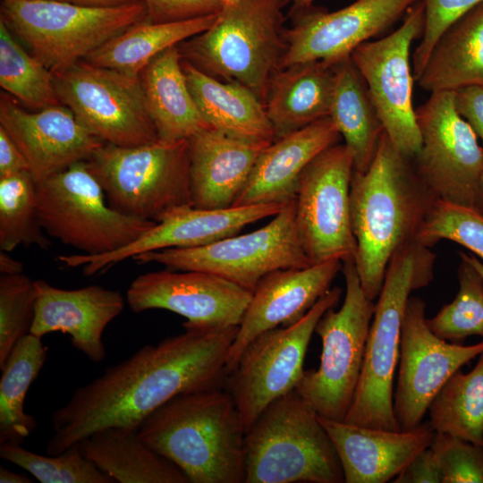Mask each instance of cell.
<instances>
[{
    "label": "cell",
    "instance_id": "7",
    "mask_svg": "<svg viewBox=\"0 0 483 483\" xmlns=\"http://www.w3.org/2000/svg\"><path fill=\"white\" fill-rule=\"evenodd\" d=\"M0 20L29 53L56 73L148 21V14L143 1L98 7L51 0H1Z\"/></svg>",
    "mask_w": 483,
    "mask_h": 483
},
{
    "label": "cell",
    "instance_id": "17",
    "mask_svg": "<svg viewBox=\"0 0 483 483\" xmlns=\"http://www.w3.org/2000/svg\"><path fill=\"white\" fill-rule=\"evenodd\" d=\"M425 308L423 300L410 297L402 320L393 401L400 430L420 425L431 401L450 377L483 352V340L462 345L435 335L428 326Z\"/></svg>",
    "mask_w": 483,
    "mask_h": 483
},
{
    "label": "cell",
    "instance_id": "51",
    "mask_svg": "<svg viewBox=\"0 0 483 483\" xmlns=\"http://www.w3.org/2000/svg\"><path fill=\"white\" fill-rule=\"evenodd\" d=\"M316 0H292L288 14L312 5Z\"/></svg>",
    "mask_w": 483,
    "mask_h": 483
},
{
    "label": "cell",
    "instance_id": "24",
    "mask_svg": "<svg viewBox=\"0 0 483 483\" xmlns=\"http://www.w3.org/2000/svg\"><path fill=\"white\" fill-rule=\"evenodd\" d=\"M318 416L338 454L345 483H386L395 479L436 432L429 422L409 430L362 427Z\"/></svg>",
    "mask_w": 483,
    "mask_h": 483
},
{
    "label": "cell",
    "instance_id": "22",
    "mask_svg": "<svg viewBox=\"0 0 483 483\" xmlns=\"http://www.w3.org/2000/svg\"><path fill=\"white\" fill-rule=\"evenodd\" d=\"M343 262L331 259L301 268H285L264 276L250 301L230 348L226 374L248 343L259 334L301 319L331 288Z\"/></svg>",
    "mask_w": 483,
    "mask_h": 483
},
{
    "label": "cell",
    "instance_id": "1",
    "mask_svg": "<svg viewBox=\"0 0 483 483\" xmlns=\"http://www.w3.org/2000/svg\"><path fill=\"white\" fill-rule=\"evenodd\" d=\"M184 331L146 344L88 384L51 415L46 453L56 455L93 432L137 429L153 411L182 394L224 387L238 326L182 324Z\"/></svg>",
    "mask_w": 483,
    "mask_h": 483
},
{
    "label": "cell",
    "instance_id": "50",
    "mask_svg": "<svg viewBox=\"0 0 483 483\" xmlns=\"http://www.w3.org/2000/svg\"><path fill=\"white\" fill-rule=\"evenodd\" d=\"M0 482L1 483H32L33 479L23 474L16 473L4 466H0Z\"/></svg>",
    "mask_w": 483,
    "mask_h": 483
},
{
    "label": "cell",
    "instance_id": "2",
    "mask_svg": "<svg viewBox=\"0 0 483 483\" xmlns=\"http://www.w3.org/2000/svg\"><path fill=\"white\" fill-rule=\"evenodd\" d=\"M436 199L384 130L371 165L353 171L350 189L354 264L369 300L378 297L390 259L415 241Z\"/></svg>",
    "mask_w": 483,
    "mask_h": 483
},
{
    "label": "cell",
    "instance_id": "30",
    "mask_svg": "<svg viewBox=\"0 0 483 483\" xmlns=\"http://www.w3.org/2000/svg\"><path fill=\"white\" fill-rule=\"evenodd\" d=\"M416 81L430 93L483 86V3L443 32Z\"/></svg>",
    "mask_w": 483,
    "mask_h": 483
},
{
    "label": "cell",
    "instance_id": "21",
    "mask_svg": "<svg viewBox=\"0 0 483 483\" xmlns=\"http://www.w3.org/2000/svg\"><path fill=\"white\" fill-rule=\"evenodd\" d=\"M0 126L21 151L37 184L77 162L87 161L104 144L64 105L29 111L3 92Z\"/></svg>",
    "mask_w": 483,
    "mask_h": 483
},
{
    "label": "cell",
    "instance_id": "16",
    "mask_svg": "<svg viewBox=\"0 0 483 483\" xmlns=\"http://www.w3.org/2000/svg\"><path fill=\"white\" fill-rule=\"evenodd\" d=\"M425 26L423 0L405 13L399 28L386 37L358 46L351 57L363 77L384 130L395 148L413 159L421 137L412 106L413 73L410 50Z\"/></svg>",
    "mask_w": 483,
    "mask_h": 483
},
{
    "label": "cell",
    "instance_id": "13",
    "mask_svg": "<svg viewBox=\"0 0 483 483\" xmlns=\"http://www.w3.org/2000/svg\"><path fill=\"white\" fill-rule=\"evenodd\" d=\"M54 80L61 104L104 143L131 147L158 140L140 77L81 60Z\"/></svg>",
    "mask_w": 483,
    "mask_h": 483
},
{
    "label": "cell",
    "instance_id": "32",
    "mask_svg": "<svg viewBox=\"0 0 483 483\" xmlns=\"http://www.w3.org/2000/svg\"><path fill=\"white\" fill-rule=\"evenodd\" d=\"M329 116L353 155V171H367L384 127L368 86L351 55L335 64V87Z\"/></svg>",
    "mask_w": 483,
    "mask_h": 483
},
{
    "label": "cell",
    "instance_id": "10",
    "mask_svg": "<svg viewBox=\"0 0 483 483\" xmlns=\"http://www.w3.org/2000/svg\"><path fill=\"white\" fill-rule=\"evenodd\" d=\"M37 198L39 223L47 235L85 255L122 249L156 224L114 209L86 161L37 184Z\"/></svg>",
    "mask_w": 483,
    "mask_h": 483
},
{
    "label": "cell",
    "instance_id": "12",
    "mask_svg": "<svg viewBox=\"0 0 483 483\" xmlns=\"http://www.w3.org/2000/svg\"><path fill=\"white\" fill-rule=\"evenodd\" d=\"M341 294V288L330 289L301 319L259 334L243 349L226 374L224 388L233 397L246 429L271 402L295 389L316 326Z\"/></svg>",
    "mask_w": 483,
    "mask_h": 483
},
{
    "label": "cell",
    "instance_id": "47",
    "mask_svg": "<svg viewBox=\"0 0 483 483\" xmlns=\"http://www.w3.org/2000/svg\"><path fill=\"white\" fill-rule=\"evenodd\" d=\"M29 172L28 163L6 131L0 126V177Z\"/></svg>",
    "mask_w": 483,
    "mask_h": 483
},
{
    "label": "cell",
    "instance_id": "45",
    "mask_svg": "<svg viewBox=\"0 0 483 483\" xmlns=\"http://www.w3.org/2000/svg\"><path fill=\"white\" fill-rule=\"evenodd\" d=\"M394 483H442L437 457L431 446L420 452L394 479Z\"/></svg>",
    "mask_w": 483,
    "mask_h": 483
},
{
    "label": "cell",
    "instance_id": "35",
    "mask_svg": "<svg viewBox=\"0 0 483 483\" xmlns=\"http://www.w3.org/2000/svg\"><path fill=\"white\" fill-rule=\"evenodd\" d=\"M428 411L436 433L483 446V352L470 372L459 369L450 377Z\"/></svg>",
    "mask_w": 483,
    "mask_h": 483
},
{
    "label": "cell",
    "instance_id": "23",
    "mask_svg": "<svg viewBox=\"0 0 483 483\" xmlns=\"http://www.w3.org/2000/svg\"><path fill=\"white\" fill-rule=\"evenodd\" d=\"M37 301L30 334L42 338L52 332L70 336L72 345L93 362L106 357L102 340L107 325L118 317L126 299L101 285L66 290L35 280Z\"/></svg>",
    "mask_w": 483,
    "mask_h": 483
},
{
    "label": "cell",
    "instance_id": "41",
    "mask_svg": "<svg viewBox=\"0 0 483 483\" xmlns=\"http://www.w3.org/2000/svg\"><path fill=\"white\" fill-rule=\"evenodd\" d=\"M35 280L22 273L0 277V368L16 343L30 328L35 317Z\"/></svg>",
    "mask_w": 483,
    "mask_h": 483
},
{
    "label": "cell",
    "instance_id": "39",
    "mask_svg": "<svg viewBox=\"0 0 483 483\" xmlns=\"http://www.w3.org/2000/svg\"><path fill=\"white\" fill-rule=\"evenodd\" d=\"M0 457L12 462L40 483H115L81 452L76 443L56 455L31 452L18 443H1Z\"/></svg>",
    "mask_w": 483,
    "mask_h": 483
},
{
    "label": "cell",
    "instance_id": "25",
    "mask_svg": "<svg viewBox=\"0 0 483 483\" xmlns=\"http://www.w3.org/2000/svg\"><path fill=\"white\" fill-rule=\"evenodd\" d=\"M192 206L215 209L233 207L253 166L270 143L206 127L188 139Z\"/></svg>",
    "mask_w": 483,
    "mask_h": 483
},
{
    "label": "cell",
    "instance_id": "6",
    "mask_svg": "<svg viewBox=\"0 0 483 483\" xmlns=\"http://www.w3.org/2000/svg\"><path fill=\"white\" fill-rule=\"evenodd\" d=\"M343 483L335 447L318 413L294 389L246 429L244 483Z\"/></svg>",
    "mask_w": 483,
    "mask_h": 483
},
{
    "label": "cell",
    "instance_id": "43",
    "mask_svg": "<svg viewBox=\"0 0 483 483\" xmlns=\"http://www.w3.org/2000/svg\"><path fill=\"white\" fill-rule=\"evenodd\" d=\"M425 26L420 42L412 55L414 80L419 77L428 55L443 32L454 21L483 3V0H423Z\"/></svg>",
    "mask_w": 483,
    "mask_h": 483
},
{
    "label": "cell",
    "instance_id": "3",
    "mask_svg": "<svg viewBox=\"0 0 483 483\" xmlns=\"http://www.w3.org/2000/svg\"><path fill=\"white\" fill-rule=\"evenodd\" d=\"M137 430L190 483H244L246 428L224 387L179 394L149 413Z\"/></svg>",
    "mask_w": 483,
    "mask_h": 483
},
{
    "label": "cell",
    "instance_id": "5",
    "mask_svg": "<svg viewBox=\"0 0 483 483\" xmlns=\"http://www.w3.org/2000/svg\"><path fill=\"white\" fill-rule=\"evenodd\" d=\"M292 0H238L215 23L177 47L182 59L220 80L241 84L264 104L286 49L284 7Z\"/></svg>",
    "mask_w": 483,
    "mask_h": 483
},
{
    "label": "cell",
    "instance_id": "26",
    "mask_svg": "<svg viewBox=\"0 0 483 483\" xmlns=\"http://www.w3.org/2000/svg\"><path fill=\"white\" fill-rule=\"evenodd\" d=\"M341 134L330 116L275 139L258 157L233 207L281 204L295 199L305 167L325 149L337 144Z\"/></svg>",
    "mask_w": 483,
    "mask_h": 483
},
{
    "label": "cell",
    "instance_id": "9",
    "mask_svg": "<svg viewBox=\"0 0 483 483\" xmlns=\"http://www.w3.org/2000/svg\"><path fill=\"white\" fill-rule=\"evenodd\" d=\"M345 296L328 309L315 332L322 341L319 366L304 370L295 390L318 415L343 421L355 395L376 303L361 288L354 260L343 262Z\"/></svg>",
    "mask_w": 483,
    "mask_h": 483
},
{
    "label": "cell",
    "instance_id": "40",
    "mask_svg": "<svg viewBox=\"0 0 483 483\" xmlns=\"http://www.w3.org/2000/svg\"><path fill=\"white\" fill-rule=\"evenodd\" d=\"M441 240L463 246L483 262V214L474 207L437 199L415 241L430 248Z\"/></svg>",
    "mask_w": 483,
    "mask_h": 483
},
{
    "label": "cell",
    "instance_id": "48",
    "mask_svg": "<svg viewBox=\"0 0 483 483\" xmlns=\"http://www.w3.org/2000/svg\"><path fill=\"white\" fill-rule=\"evenodd\" d=\"M9 252L1 250L0 252V272L3 275L20 274L23 271L21 262L8 255Z\"/></svg>",
    "mask_w": 483,
    "mask_h": 483
},
{
    "label": "cell",
    "instance_id": "8",
    "mask_svg": "<svg viewBox=\"0 0 483 483\" xmlns=\"http://www.w3.org/2000/svg\"><path fill=\"white\" fill-rule=\"evenodd\" d=\"M86 163L108 204L123 215L157 223L192 206L188 140L131 147L104 143Z\"/></svg>",
    "mask_w": 483,
    "mask_h": 483
},
{
    "label": "cell",
    "instance_id": "28",
    "mask_svg": "<svg viewBox=\"0 0 483 483\" xmlns=\"http://www.w3.org/2000/svg\"><path fill=\"white\" fill-rule=\"evenodd\" d=\"M177 46L157 55L140 75L148 114L165 142L188 140L209 126L191 94Z\"/></svg>",
    "mask_w": 483,
    "mask_h": 483
},
{
    "label": "cell",
    "instance_id": "53",
    "mask_svg": "<svg viewBox=\"0 0 483 483\" xmlns=\"http://www.w3.org/2000/svg\"><path fill=\"white\" fill-rule=\"evenodd\" d=\"M474 208H476L479 211H480L483 214V178L481 180V182L479 188Z\"/></svg>",
    "mask_w": 483,
    "mask_h": 483
},
{
    "label": "cell",
    "instance_id": "33",
    "mask_svg": "<svg viewBox=\"0 0 483 483\" xmlns=\"http://www.w3.org/2000/svg\"><path fill=\"white\" fill-rule=\"evenodd\" d=\"M218 14L164 23L140 22L107 41L84 60L139 78L157 55L208 30Z\"/></svg>",
    "mask_w": 483,
    "mask_h": 483
},
{
    "label": "cell",
    "instance_id": "34",
    "mask_svg": "<svg viewBox=\"0 0 483 483\" xmlns=\"http://www.w3.org/2000/svg\"><path fill=\"white\" fill-rule=\"evenodd\" d=\"M47 356L41 338L30 333L16 343L0 368V444H21L36 428L37 420L25 412L24 402Z\"/></svg>",
    "mask_w": 483,
    "mask_h": 483
},
{
    "label": "cell",
    "instance_id": "49",
    "mask_svg": "<svg viewBox=\"0 0 483 483\" xmlns=\"http://www.w3.org/2000/svg\"><path fill=\"white\" fill-rule=\"evenodd\" d=\"M57 2L69 3L85 6H118L123 4H128L132 3L140 2L142 0H51Z\"/></svg>",
    "mask_w": 483,
    "mask_h": 483
},
{
    "label": "cell",
    "instance_id": "36",
    "mask_svg": "<svg viewBox=\"0 0 483 483\" xmlns=\"http://www.w3.org/2000/svg\"><path fill=\"white\" fill-rule=\"evenodd\" d=\"M0 86L22 106L40 110L61 104L54 73L34 57L0 20Z\"/></svg>",
    "mask_w": 483,
    "mask_h": 483
},
{
    "label": "cell",
    "instance_id": "14",
    "mask_svg": "<svg viewBox=\"0 0 483 483\" xmlns=\"http://www.w3.org/2000/svg\"><path fill=\"white\" fill-rule=\"evenodd\" d=\"M353 168L351 149L335 144L313 158L301 174L294 199L295 225L311 264L355 258L350 213Z\"/></svg>",
    "mask_w": 483,
    "mask_h": 483
},
{
    "label": "cell",
    "instance_id": "18",
    "mask_svg": "<svg viewBox=\"0 0 483 483\" xmlns=\"http://www.w3.org/2000/svg\"><path fill=\"white\" fill-rule=\"evenodd\" d=\"M420 0H357L335 12L313 4L288 14L281 68L322 60L336 64L387 30Z\"/></svg>",
    "mask_w": 483,
    "mask_h": 483
},
{
    "label": "cell",
    "instance_id": "29",
    "mask_svg": "<svg viewBox=\"0 0 483 483\" xmlns=\"http://www.w3.org/2000/svg\"><path fill=\"white\" fill-rule=\"evenodd\" d=\"M182 67L195 104L210 127L249 140H275L265 106L252 91L212 77L182 59Z\"/></svg>",
    "mask_w": 483,
    "mask_h": 483
},
{
    "label": "cell",
    "instance_id": "31",
    "mask_svg": "<svg viewBox=\"0 0 483 483\" xmlns=\"http://www.w3.org/2000/svg\"><path fill=\"white\" fill-rule=\"evenodd\" d=\"M83 454L118 483H190L171 461L150 448L137 429L108 427L81 439Z\"/></svg>",
    "mask_w": 483,
    "mask_h": 483
},
{
    "label": "cell",
    "instance_id": "38",
    "mask_svg": "<svg viewBox=\"0 0 483 483\" xmlns=\"http://www.w3.org/2000/svg\"><path fill=\"white\" fill-rule=\"evenodd\" d=\"M457 269L459 290L453 301L427 319L430 330L438 337L460 343L469 336L483 340V278L460 251Z\"/></svg>",
    "mask_w": 483,
    "mask_h": 483
},
{
    "label": "cell",
    "instance_id": "11",
    "mask_svg": "<svg viewBox=\"0 0 483 483\" xmlns=\"http://www.w3.org/2000/svg\"><path fill=\"white\" fill-rule=\"evenodd\" d=\"M131 259L139 264H160L172 270L210 273L250 292L274 271L311 265L298 237L294 199L256 231L200 247L148 251Z\"/></svg>",
    "mask_w": 483,
    "mask_h": 483
},
{
    "label": "cell",
    "instance_id": "15",
    "mask_svg": "<svg viewBox=\"0 0 483 483\" xmlns=\"http://www.w3.org/2000/svg\"><path fill=\"white\" fill-rule=\"evenodd\" d=\"M415 116L421 146L412 163L419 176L438 199L474 207L483 178V152L456 109L455 91L430 93Z\"/></svg>",
    "mask_w": 483,
    "mask_h": 483
},
{
    "label": "cell",
    "instance_id": "4",
    "mask_svg": "<svg viewBox=\"0 0 483 483\" xmlns=\"http://www.w3.org/2000/svg\"><path fill=\"white\" fill-rule=\"evenodd\" d=\"M435 260L429 247L416 241L399 249L390 259L370 324L360 377L343 421L399 430L393 384L402 320L410 293L432 281Z\"/></svg>",
    "mask_w": 483,
    "mask_h": 483
},
{
    "label": "cell",
    "instance_id": "20",
    "mask_svg": "<svg viewBox=\"0 0 483 483\" xmlns=\"http://www.w3.org/2000/svg\"><path fill=\"white\" fill-rule=\"evenodd\" d=\"M284 205L257 204L226 208H179L137 240L115 251L99 255H62L65 267H83L85 275H93L125 259L154 250L205 246L239 233L246 225L275 216Z\"/></svg>",
    "mask_w": 483,
    "mask_h": 483
},
{
    "label": "cell",
    "instance_id": "52",
    "mask_svg": "<svg viewBox=\"0 0 483 483\" xmlns=\"http://www.w3.org/2000/svg\"><path fill=\"white\" fill-rule=\"evenodd\" d=\"M464 254L467 259L477 269V271L481 275L483 278V262L479 260V258L473 254H467V253H464Z\"/></svg>",
    "mask_w": 483,
    "mask_h": 483
},
{
    "label": "cell",
    "instance_id": "54",
    "mask_svg": "<svg viewBox=\"0 0 483 483\" xmlns=\"http://www.w3.org/2000/svg\"><path fill=\"white\" fill-rule=\"evenodd\" d=\"M224 6H227V5H232L234 3H236L238 0H220Z\"/></svg>",
    "mask_w": 483,
    "mask_h": 483
},
{
    "label": "cell",
    "instance_id": "37",
    "mask_svg": "<svg viewBox=\"0 0 483 483\" xmlns=\"http://www.w3.org/2000/svg\"><path fill=\"white\" fill-rule=\"evenodd\" d=\"M50 239L38 218L37 183L30 172L0 177V250L20 245L47 250Z\"/></svg>",
    "mask_w": 483,
    "mask_h": 483
},
{
    "label": "cell",
    "instance_id": "42",
    "mask_svg": "<svg viewBox=\"0 0 483 483\" xmlns=\"http://www.w3.org/2000/svg\"><path fill=\"white\" fill-rule=\"evenodd\" d=\"M440 467L442 483H483V446L436 433L430 445Z\"/></svg>",
    "mask_w": 483,
    "mask_h": 483
},
{
    "label": "cell",
    "instance_id": "19",
    "mask_svg": "<svg viewBox=\"0 0 483 483\" xmlns=\"http://www.w3.org/2000/svg\"><path fill=\"white\" fill-rule=\"evenodd\" d=\"M252 292L216 275L195 270H164L137 276L126 292L134 313L165 309L187 323L211 327L240 326Z\"/></svg>",
    "mask_w": 483,
    "mask_h": 483
},
{
    "label": "cell",
    "instance_id": "27",
    "mask_svg": "<svg viewBox=\"0 0 483 483\" xmlns=\"http://www.w3.org/2000/svg\"><path fill=\"white\" fill-rule=\"evenodd\" d=\"M335 87V64L316 60L279 69L264 103L275 139L329 116Z\"/></svg>",
    "mask_w": 483,
    "mask_h": 483
},
{
    "label": "cell",
    "instance_id": "46",
    "mask_svg": "<svg viewBox=\"0 0 483 483\" xmlns=\"http://www.w3.org/2000/svg\"><path fill=\"white\" fill-rule=\"evenodd\" d=\"M455 106L478 140H480L483 152V86H470L456 90Z\"/></svg>",
    "mask_w": 483,
    "mask_h": 483
},
{
    "label": "cell",
    "instance_id": "44",
    "mask_svg": "<svg viewBox=\"0 0 483 483\" xmlns=\"http://www.w3.org/2000/svg\"><path fill=\"white\" fill-rule=\"evenodd\" d=\"M148 21L164 23L217 14L224 8L220 0H142Z\"/></svg>",
    "mask_w": 483,
    "mask_h": 483
}]
</instances>
